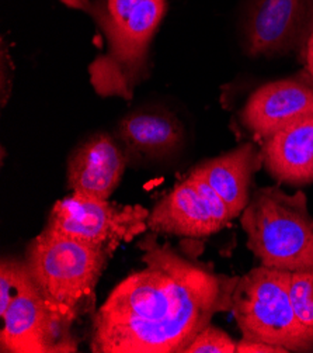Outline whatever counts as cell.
I'll list each match as a JSON object with an SVG mask.
<instances>
[{"mask_svg":"<svg viewBox=\"0 0 313 353\" xmlns=\"http://www.w3.org/2000/svg\"><path fill=\"white\" fill-rule=\"evenodd\" d=\"M111 255L51 231L34 238L25 265L43 296L75 321L96 308V288Z\"/></svg>","mask_w":313,"mask_h":353,"instance_id":"cell-4","label":"cell"},{"mask_svg":"<svg viewBox=\"0 0 313 353\" xmlns=\"http://www.w3.org/2000/svg\"><path fill=\"white\" fill-rule=\"evenodd\" d=\"M301 58L306 72L313 81V16L306 26V30L301 39Z\"/></svg>","mask_w":313,"mask_h":353,"instance_id":"cell-18","label":"cell"},{"mask_svg":"<svg viewBox=\"0 0 313 353\" xmlns=\"http://www.w3.org/2000/svg\"><path fill=\"white\" fill-rule=\"evenodd\" d=\"M236 352L239 353H287L288 350L270 345V343L260 342V341L241 338V341L236 343Z\"/></svg>","mask_w":313,"mask_h":353,"instance_id":"cell-19","label":"cell"},{"mask_svg":"<svg viewBox=\"0 0 313 353\" xmlns=\"http://www.w3.org/2000/svg\"><path fill=\"white\" fill-rule=\"evenodd\" d=\"M0 316L3 321L0 331L2 352H78V341L72 334L75 320L43 296L37 285L34 283L27 265L14 297Z\"/></svg>","mask_w":313,"mask_h":353,"instance_id":"cell-6","label":"cell"},{"mask_svg":"<svg viewBox=\"0 0 313 353\" xmlns=\"http://www.w3.org/2000/svg\"><path fill=\"white\" fill-rule=\"evenodd\" d=\"M127 157L118 141L98 132L87 138L67 161V185L74 194L110 200L125 170Z\"/></svg>","mask_w":313,"mask_h":353,"instance_id":"cell-11","label":"cell"},{"mask_svg":"<svg viewBox=\"0 0 313 353\" xmlns=\"http://www.w3.org/2000/svg\"><path fill=\"white\" fill-rule=\"evenodd\" d=\"M148 217L149 210L139 204L72 194L52 205L44 230L113 255L120 245L148 230Z\"/></svg>","mask_w":313,"mask_h":353,"instance_id":"cell-7","label":"cell"},{"mask_svg":"<svg viewBox=\"0 0 313 353\" xmlns=\"http://www.w3.org/2000/svg\"><path fill=\"white\" fill-rule=\"evenodd\" d=\"M290 276L263 265L252 269L239 277L230 311L245 339L288 352H313V330L298 320L291 303Z\"/></svg>","mask_w":313,"mask_h":353,"instance_id":"cell-5","label":"cell"},{"mask_svg":"<svg viewBox=\"0 0 313 353\" xmlns=\"http://www.w3.org/2000/svg\"><path fill=\"white\" fill-rule=\"evenodd\" d=\"M290 297L298 320L313 330V270L291 272Z\"/></svg>","mask_w":313,"mask_h":353,"instance_id":"cell-15","label":"cell"},{"mask_svg":"<svg viewBox=\"0 0 313 353\" xmlns=\"http://www.w3.org/2000/svg\"><path fill=\"white\" fill-rule=\"evenodd\" d=\"M24 270V261L2 259V266H0V315L8 310L12 299L14 297Z\"/></svg>","mask_w":313,"mask_h":353,"instance_id":"cell-17","label":"cell"},{"mask_svg":"<svg viewBox=\"0 0 313 353\" xmlns=\"http://www.w3.org/2000/svg\"><path fill=\"white\" fill-rule=\"evenodd\" d=\"M89 14L106 51L89 66L90 82L102 97L132 99L144 81L153 35L164 17L166 0H61Z\"/></svg>","mask_w":313,"mask_h":353,"instance_id":"cell-2","label":"cell"},{"mask_svg":"<svg viewBox=\"0 0 313 353\" xmlns=\"http://www.w3.org/2000/svg\"><path fill=\"white\" fill-rule=\"evenodd\" d=\"M118 139L136 154L163 157L179 147L183 127L176 117L167 113L135 112L120 121Z\"/></svg>","mask_w":313,"mask_h":353,"instance_id":"cell-14","label":"cell"},{"mask_svg":"<svg viewBox=\"0 0 313 353\" xmlns=\"http://www.w3.org/2000/svg\"><path fill=\"white\" fill-rule=\"evenodd\" d=\"M312 19V0H255L245 26L250 57L285 52L301 43Z\"/></svg>","mask_w":313,"mask_h":353,"instance_id":"cell-10","label":"cell"},{"mask_svg":"<svg viewBox=\"0 0 313 353\" xmlns=\"http://www.w3.org/2000/svg\"><path fill=\"white\" fill-rule=\"evenodd\" d=\"M232 220L219 194L193 169L149 211L148 228L155 234L206 238Z\"/></svg>","mask_w":313,"mask_h":353,"instance_id":"cell-8","label":"cell"},{"mask_svg":"<svg viewBox=\"0 0 313 353\" xmlns=\"http://www.w3.org/2000/svg\"><path fill=\"white\" fill-rule=\"evenodd\" d=\"M144 266L111 290L91 321L94 353H186L214 315L232 310L239 277L183 256L155 235L138 243Z\"/></svg>","mask_w":313,"mask_h":353,"instance_id":"cell-1","label":"cell"},{"mask_svg":"<svg viewBox=\"0 0 313 353\" xmlns=\"http://www.w3.org/2000/svg\"><path fill=\"white\" fill-rule=\"evenodd\" d=\"M313 116V85L283 79L263 85L248 99L240 123L261 145L288 125Z\"/></svg>","mask_w":313,"mask_h":353,"instance_id":"cell-9","label":"cell"},{"mask_svg":"<svg viewBox=\"0 0 313 353\" xmlns=\"http://www.w3.org/2000/svg\"><path fill=\"white\" fill-rule=\"evenodd\" d=\"M261 166V150L246 143L218 158L202 162L195 170L219 194L233 220L249 204L253 174Z\"/></svg>","mask_w":313,"mask_h":353,"instance_id":"cell-13","label":"cell"},{"mask_svg":"<svg viewBox=\"0 0 313 353\" xmlns=\"http://www.w3.org/2000/svg\"><path fill=\"white\" fill-rule=\"evenodd\" d=\"M240 223L248 248L263 266L313 270V219L303 193L288 194L277 186L257 189Z\"/></svg>","mask_w":313,"mask_h":353,"instance_id":"cell-3","label":"cell"},{"mask_svg":"<svg viewBox=\"0 0 313 353\" xmlns=\"http://www.w3.org/2000/svg\"><path fill=\"white\" fill-rule=\"evenodd\" d=\"M263 166L277 182L313 183V116L272 135L261 145Z\"/></svg>","mask_w":313,"mask_h":353,"instance_id":"cell-12","label":"cell"},{"mask_svg":"<svg viewBox=\"0 0 313 353\" xmlns=\"http://www.w3.org/2000/svg\"><path fill=\"white\" fill-rule=\"evenodd\" d=\"M236 343L222 330L211 324L204 328L188 345L186 353H235Z\"/></svg>","mask_w":313,"mask_h":353,"instance_id":"cell-16","label":"cell"}]
</instances>
